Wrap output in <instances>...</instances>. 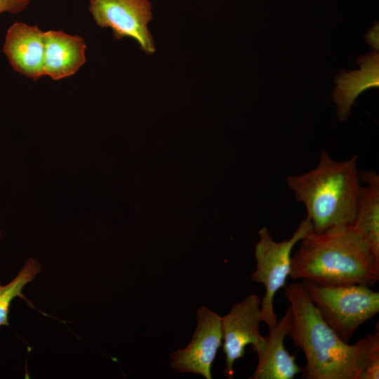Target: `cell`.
<instances>
[{"label":"cell","instance_id":"obj_17","mask_svg":"<svg viewBox=\"0 0 379 379\" xmlns=\"http://www.w3.org/2000/svg\"><path fill=\"white\" fill-rule=\"evenodd\" d=\"M367 43L375 51L378 50V24L375 22L373 27L370 29L366 36Z\"/></svg>","mask_w":379,"mask_h":379},{"label":"cell","instance_id":"obj_1","mask_svg":"<svg viewBox=\"0 0 379 379\" xmlns=\"http://www.w3.org/2000/svg\"><path fill=\"white\" fill-rule=\"evenodd\" d=\"M284 295L292 312L288 336L306 359L301 378L359 379L370 357L379 350L378 325L374 333L350 345L323 320L301 282L286 286Z\"/></svg>","mask_w":379,"mask_h":379},{"label":"cell","instance_id":"obj_9","mask_svg":"<svg viewBox=\"0 0 379 379\" xmlns=\"http://www.w3.org/2000/svg\"><path fill=\"white\" fill-rule=\"evenodd\" d=\"M46 32L16 22L6 31L2 51L14 71L34 81L44 77Z\"/></svg>","mask_w":379,"mask_h":379},{"label":"cell","instance_id":"obj_18","mask_svg":"<svg viewBox=\"0 0 379 379\" xmlns=\"http://www.w3.org/2000/svg\"><path fill=\"white\" fill-rule=\"evenodd\" d=\"M1 229H0V238H1Z\"/></svg>","mask_w":379,"mask_h":379},{"label":"cell","instance_id":"obj_7","mask_svg":"<svg viewBox=\"0 0 379 379\" xmlns=\"http://www.w3.org/2000/svg\"><path fill=\"white\" fill-rule=\"evenodd\" d=\"M222 317L206 306L197 311V326L188 345L169 357L172 370L212 379V365L222 341Z\"/></svg>","mask_w":379,"mask_h":379},{"label":"cell","instance_id":"obj_10","mask_svg":"<svg viewBox=\"0 0 379 379\" xmlns=\"http://www.w3.org/2000/svg\"><path fill=\"white\" fill-rule=\"evenodd\" d=\"M291 320L292 312L288 307L281 319L269 329L263 345L255 352L258 364L249 379H293L302 371L303 367L295 361L296 354H291L284 346Z\"/></svg>","mask_w":379,"mask_h":379},{"label":"cell","instance_id":"obj_11","mask_svg":"<svg viewBox=\"0 0 379 379\" xmlns=\"http://www.w3.org/2000/svg\"><path fill=\"white\" fill-rule=\"evenodd\" d=\"M84 39L62 31L46 32L44 77L60 80L72 76L86 62Z\"/></svg>","mask_w":379,"mask_h":379},{"label":"cell","instance_id":"obj_14","mask_svg":"<svg viewBox=\"0 0 379 379\" xmlns=\"http://www.w3.org/2000/svg\"><path fill=\"white\" fill-rule=\"evenodd\" d=\"M41 270V267L39 262L34 258H29L11 281L4 285L0 281V326H9L10 306L15 298L27 301L22 291L27 284L34 279Z\"/></svg>","mask_w":379,"mask_h":379},{"label":"cell","instance_id":"obj_13","mask_svg":"<svg viewBox=\"0 0 379 379\" xmlns=\"http://www.w3.org/2000/svg\"><path fill=\"white\" fill-rule=\"evenodd\" d=\"M357 62L361 67L359 70H342L334 81L337 86L332 96L340 121L348 119L350 108L359 94L368 88L379 86L378 53L375 51L360 56Z\"/></svg>","mask_w":379,"mask_h":379},{"label":"cell","instance_id":"obj_15","mask_svg":"<svg viewBox=\"0 0 379 379\" xmlns=\"http://www.w3.org/2000/svg\"><path fill=\"white\" fill-rule=\"evenodd\" d=\"M379 378V350L375 351L369 358L359 379Z\"/></svg>","mask_w":379,"mask_h":379},{"label":"cell","instance_id":"obj_6","mask_svg":"<svg viewBox=\"0 0 379 379\" xmlns=\"http://www.w3.org/2000/svg\"><path fill=\"white\" fill-rule=\"evenodd\" d=\"M149 0H89L88 11L96 25L110 28L114 37H129L147 54L155 51L147 25L152 18Z\"/></svg>","mask_w":379,"mask_h":379},{"label":"cell","instance_id":"obj_8","mask_svg":"<svg viewBox=\"0 0 379 379\" xmlns=\"http://www.w3.org/2000/svg\"><path fill=\"white\" fill-rule=\"evenodd\" d=\"M261 298L251 294L234 303L229 313L222 317L223 352L225 355V375L233 378L235 362L245 354V348L251 345L255 352L264 343L265 337L260 332L262 321Z\"/></svg>","mask_w":379,"mask_h":379},{"label":"cell","instance_id":"obj_5","mask_svg":"<svg viewBox=\"0 0 379 379\" xmlns=\"http://www.w3.org/2000/svg\"><path fill=\"white\" fill-rule=\"evenodd\" d=\"M313 230L310 220L302 219L292 236L282 241H276L266 227L258 231V241L255 246L256 267L251 274L253 282L262 284L265 293L261 298L262 321L268 329L278 319L274 311V298L277 291L286 286L291 266V252L295 245Z\"/></svg>","mask_w":379,"mask_h":379},{"label":"cell","instance_id":"obj_4","mask_svg":"<svg viewBox=\"0 0 379 379\" xmlns=\"http://www.w3.org/2000/svg\"><path fill=\"white\" fill-rule=\"evenodd\" d=\"M301 284L323 320L346 343L379 312V293L370 286H322L309 280Z\"/></svg>","mask_w":379,"mask_h":379},{"label":"cell","instance_id":"obj_12","mask_svg":"<svg viewBox=\"0 0 379 379\" xmlns=\"http://www.w3.org/2000/svg\"><path fill=\"white\" fill-rule=\"evenodd\" d=\"M361 183L350 225L361 237L379 264V176L373 171L359 172Z\"/></svg>","mask_w":379,"mask_h":379},{"label":"cell","instance_id":"obj_3","mask_svg":"<svg viewBox=\"0 0 379 379\" xmlns=\"http://www.w3.org/2000/svg\"><path fill=\"white\" fill-rule=\"evenodd\" d=\"M357 161V155L336 161L323 150L314 169L286 178L297 201L304 204L314 232L351 225L361 185Z\"/></svg>","mask_w":379,"mask_h":379},{"label":"cell","instance_id":"obj_2","mask_svg":"<svg viewBox=\"0 0 379 379\" xmlns=\"http://www.w3.org/2000/svg\"><path fill=\"white\" fill-rule=\"evenodd\" d=\"M291 257L289 277L322 286L363 284L379 280V264L359 234L350 225L323 232L310 230Z\"/></svg>","mask_w":379,"mask_h":379},{"label":"cell","instance_id":"obj_16","mask_svg":"<svg viewBox=\"0 0 379 379\" xmlns=\"http://www.w3.org/2000/svg\"><path fill=\"white\" fill-rule=\"evenodd\" d=\"M31 0H0V15L4 13L18 14L24 11Z\"/></svg>","mask_w":379,"mask_h":379}]
</instances>
